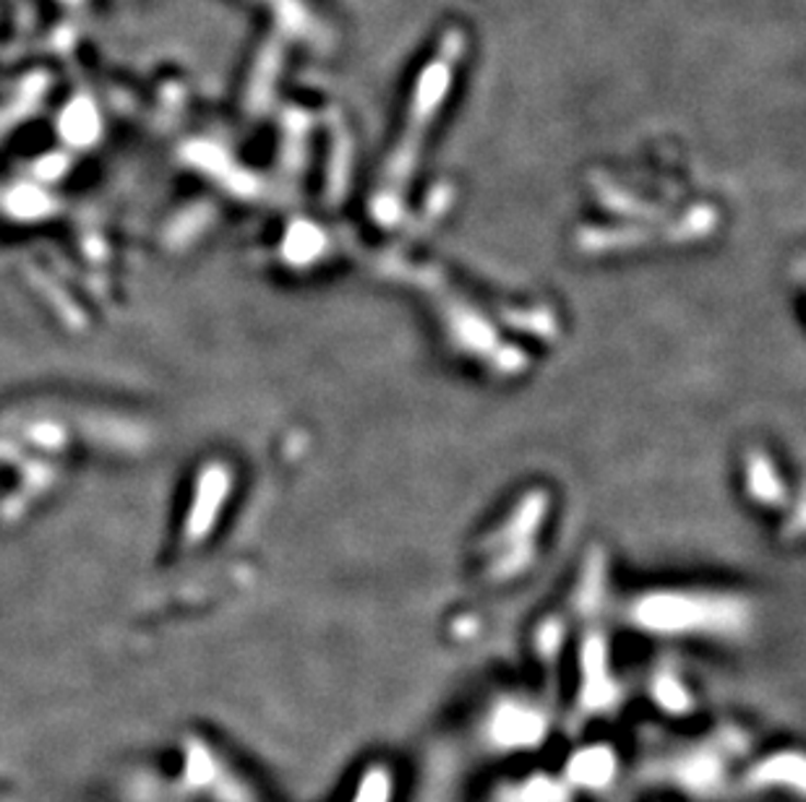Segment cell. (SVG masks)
<instances>
[{
	"mask_svg": "<svg viewBox=\"0 0 806 802\" xmlns=\"http://www.w3.org/2000/svg\"><path fill=\"white\" fill-rule=\"evenodd\" d=\"M616 774V758L608 747L593 745L585 751L574 753L572 764H569V779L577 787H587V790H603L611 785Z\"/></svg>",
	"mask_w": 806,
	"mask_h": 802,
	"instance_id": "7a4b0ae2",
	"label": "cell"
},
{
	"mask_svg": "<svg viewBox=\"0 0 806 802\" xmlns=\"http://www.w3.org/2000/svg\"><path fill=\"white\" fill-rule=\"evenodd\" d=\"M751 787H794L796 794L804 790V760L798 753H775L760 760L747 774Z\"/></svg>",
	"mask_w": 806,
	"mask_h": 802,
	"instance_id": "3957f363",
	"label": "cell"
},
{
	"mask_svg": "<svg viewBox=\"0 0 806 802\" xmlns=\"http://www.w3.org/2000/svg\"><path fill=\"white\" fill-rule=\"evenodd\" d=\"M489 740L501 751H530L546 740V719L533 706L510 701L493 711Z\"/></svg>",
	"mask_w": 806,
	"mask_h": 802,
	"instance_id": "6da1fadb",
	"label": "cell"
}]
</instances>
